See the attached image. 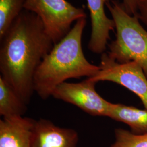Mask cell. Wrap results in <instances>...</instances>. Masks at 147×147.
Returning <instances> with one entry per match:
<instances>
[{"label":"cell","mask_w":147,"mask_h":147,"mask_svg":"<svg viewBox=\"0 0 147 147\" xmlns=\"http://www.w3.org/2000/svg\"><path fill=\"white\" fill-rule=\"evenodd\" d=\"M0 42V76L27 105L34 92L37 69L54 44L40 19L25 9Z\"/></svg>","instance_id":"1"},{"label":"cell","mask_w":147,"mask_h":147,"mask_svg":"<svg viewBox=\"0 0 147 147\" xmlns=\"http://www.w3.org/2000/svg\"><path fill=\"white\" fill-rule=\"evenodd\" d=\"M86 23V18L76 21L40 63L34 76V90L41 99L52 96L56 87L69 79L90 78L99 71V66L90 63L83 51L82 37Z\"/></svg>","instance_id":"2"},{"label":"cell","mask_w":147,"mask_h":147,"mask_svg":"<svg viewBox=\"0 0 147 147\" xmlns=\"http://www.w3.org/2000/svg\"><path fill=\"white\" fill-rule=\"evenodd\" d=\"M106 7L115 22L116 38L109 45L108 55L120 63L135 62L147 78V31L137 16L130 15L122 3L111 0Z\"/></svg>","instance_id":"3"},{"label":"cell","mask_w":147,"mask_h":147,"mask_svg":"<svg viewBox=\"0 0 147 147\" xmlns=\"http://www.w3.org/2000/svg\"><path fill=\"white\" fill-rule=\"evenodd\" d=\"M24 9L40 19L54 45L68 33L73 22L87 18L83 8L74 6L67 0H26Z\"/></svg>","instance_id":"4"},{"label":"cell","mask_w":147,"mask_h":147,"mask_svg":"<svg viewBox=\"0 0 147 147\" xmlns=\"http://www.w3.org/2000/svg\"><path fill=\"white\" fill-rule=\"evenodd\" d=\"M99 66L98 73L88 79L96 83L110 81L120 84L138 96L147 110V78L138 63H118L104 53Z\"/></svg>","instance_id":"5"},{"label":"cell","mask_w":147,"mask_h":147,"mask_svg":"<svg viewBox=\"0 0 147 147\" xmlns=\"http://www.w3.org/2000/svg\"><path fill=\"white\" fill-rule=\"evenodd\" d=\"M96 84L88 78L76 83L65 82L54 90L52 96L74 105L91 116L107 117L111 102L97 93Z\"/></svg>","instance_id":"6"},{"label":"cell","mask_w":147,"mask_h":147,"mask_svg":"<svg viewBox=\"0 0 147 147\" xmlns=\"http://www.w3.org/2000/svg\"><path fill=\"white\" fill-rule=\"evenodd\" d=\"M78 133L73 129L57 126L44 118L35 121L31 147H78Z\"/></svg>","instance_id":"7"},{"label":"cell","mask_w":147,"mask_h":147,"mask_svg":"<svg viewBox=\"0 0 147 147\" xmlns=\"http://www.w3.org/2000/svg\"><path fill=\"white\" fill-rule=\"evenodd\" d=\"M90 13L92 32L88 44L90 51L104 53L110 39V32L115 28V22L105 14V5L110 0H86Z\"/></svg>","instance_id":"8"},{"label":"cell","mask_w":147,"mask_h":147,"mask_svg":"<svg viewBox=\"0 0 147 147\" xmlns=\"http://www.w3.org/2000/svg\"><path fill=\"white\" fill-rule=\"evenodd\" d=\"M35 121L24 116L0 120V147H31Z\"/></svg>","instance_id":"9"},{"label":"cell","mask_w":147,"mask_h":147,"mask_svg":"<svg viewBox=\"0 0 147 147\" xmlns=\"http://www.w3.org/2000/svg\"><path fill=\"white\" fill-rule=\"evenodd\" d=\"M107 117L124 123L135 134L147 133V110H140L121 104L111 103Z\"/></svg>","instance_id":"10"},{"label":"cell","mask_w":147,"mask_h":147,"mask_svg":"<svg viewBox=\"0 0 147 147\" xmlns=\"http://www.w3.org/2000/svg\"><path fill=\"white\" fill-rule=\"evenodd\" d=\"M27 105L11 85L0 76V115L2 118L24 116Z\"/></svg>","instance_id":"11"},{"label":"cell","mask_w":147,"mask_h":147,"mask_svg":"<svg viewBox=\"0 0 147 147\" xmlns=\"http://www.w3.org/2000/svg\"><path fill=\"white\" fill-rule=\"evenodd\" d=\"M26 0H0V39L24 9Z\"/></svg>","instance_id":"12"},{"label":"cell","mask_w":147,"mask_h":147,"mask_svg":"<svg viewBox=\"0 0 147 147\" xmlns=\"http://www.w3.org/2000/svg\"><path fill=\"white\" fill-rule=\"evenodd\" d=\"M115 138L109 147H147V133L135 134L125 129H116Z\"/></svg>","instance_id":"13"},{"label":"cell","mask_w":147,"mask_h":147,"mask_svg":"<svg viewBox=\"0 0 147 147\" xmlns=\"http://www.w3.org/2000/svg\"><path fill=\"white\" fill-rule=\"evenodd\" d=\"M137 16L147 25V0L138 1Z\"/></svg>","instance_id":"14"},{"label":"cell","mask_w":147,"mask_h":147,"mask_svg":"<svg viewBox=\"0 0 147 147\" xmlns=\"http://www.w3.org/2000/svg\"><path fill=\"white\" fill-rule=\"evenodd\" d=\"M138 1L139 0H123L122 5L128 14L131 16H137Z\"/></svg>","instance_id":"15"}]
</instances>
